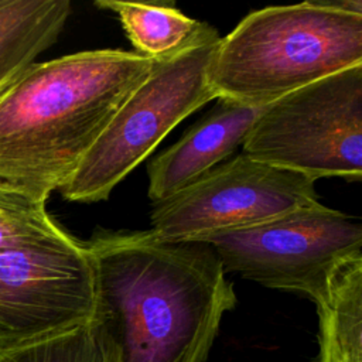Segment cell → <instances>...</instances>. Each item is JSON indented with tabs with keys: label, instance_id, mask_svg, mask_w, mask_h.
Returning a JSON list of instances; mask_svg holds the SVG:
<instances>
[{
	"label": "cell",
	"instance_id": "obj_1",
	"mask_svg": "<svg viewBox=\"0 0 362 362\" xmlns=\"http://www.w3.org/2000/svg\"><path fill=\"white\" fill-rule=\"evenodd\" d=\"M93 272L90 322L117 362H205L225 313L236 305L205 242L148 230H98L85 242Z\"/></svg>",
	"mask_w": 362,
	"mask_h": 362
},
{
	"label": "cell",
	"instance_id": "obj_2",
	"mask_svg": "<svg viewBox=\"0 0 362 362\" xmlns=\"http://www.w3.org/2000/svg\"><path fill=\"white\" fill-rule=\"evenodd\" d=\"M153 64L95 49L27 66L0 93V185L47 202Z\"/></svg>",
	"mask_w": 362,
	"mask_h": 362
},
{
	"label": "cell",
	"instance_id": "obj_3",
	"mask_svg": "<svg viewBox=\"0 0 362 362\" xmlns=\"http://www.w3.org/2000/svg\"><path fill=\"white\" fill-rule=\"evenodd\" d=\"M362 64V14L324 0L247 14L214 54L208 81L218 98L262 107Z\"/></svg>",
	"mask_w": 362,
	"mask_h": 362
},
{
	"label": "cell",
	"instance_id": "obj_4",
	"mask_svg": "<svg viewBox=\"0 0 362 362\" xmlns=\"http://www.w3.org/2000/svg\"><path fill=\"white\" fill-rule=\"evenodd\" d=\"M221 41L208 31L180 52L154 59L122 102L76 170L58 189L66 201L98 202L132 173L187 116L216 99L208 72Z\"/></svg>",
	"mask_w": 362,
	"mask_h": 362
},
{
	"label": "cell",
	"instance_id": "obj_5",
	"mask_svg": "<svg viewBox=\"0 0 362 362\" xmlns=\"http://www.w3.org/2000/svg\"><path fill=\"white\" fill-rule=\"evenodd\" d=\"M242 151L314 178L362 175V64L262 106Z\"/></svg>",
	"mask_w": 362,
	"mask_h": 362
},
{
	"label": "cell",
	"instance_id": "obj_6",
	"mask_svg": "<svg viewBox=\"0 0 362 362\" xmlns=\"http://www.w3.org/2000/svg\"><path fill=\"white\" fill-rule=\"evenodd\" d=\"M198 242L216 252L225 272L301 293L317 305L337 272L362 256V225L318 202L259 225L208 233Z\"/></svg>",
	"mask_w": 362,
	"mask_h": 362
},
{
	"label": "cell",
	"instance_id": "obj_7",
	"mask_svg": "<svg viewBox=\"0 0 362 362\" xmlns=\"http://www.w3.org/2000/svg\"><path fill=\"white\" fill-rule=\"evenodd\" d=\"M92 311L85 242L61 226L0 252V352L83 325Z\"/></svg>",
	"mask_w": 362,
	"mask_h": 362
},
{
	"label": "cell",
	"instance_id": "obj_8",
	"mask_svg": "<svg viewBox=\"0 0 362 362\" xmlns=\"http://www.w3.org/2000/svg\"><path fill=\"white\" fill-rule=\"evenodd\" d=\"M318 202L314 178L242 151L165 199L153 202L150 230L164 240H198Z\"/></svg>",
	"mask_w": 362,
	"mask_h": 362
},
{
	"label": "cell",
	"instance_id": "obj_9",
	"mask_svg": "<svg viewBox=\"0 0 362 362\" xmlns=\"http://www.w3.org/2000/svg\"><path fill=\"white\" fill-rule=\"evenodd\" d=\"M216 105L170 148L153 158L147 168L148 198L165 199L242 146L262 107L218 98Z\"/></svg>",
	"mask_w": 362,
	"mask_h": 362
},
{
	"label": "cell",
	"instance_id": "obj_10",
	"mask_svg": "<svg viewBox=\"0 0 362 362\" xmlns=\"http://www.w3.org/2000/svg\"><path fill=\"white\" fill-rule=\"evenodd\" d=\"M68 0H0V93L59 37Z\"/></svg>",
	"mask_w": 362,
	"mask_h": 362
},
{
	"label": "cell",
	"instance_id": "obj_11",
	"mask_svg": "<svg viewBox=\"0 0 362 362\" xmlns=\"http://www.w3.org/2000/svg\"><path fill=\"white\" fill-rule=\"evenodd\" d=\"M95 6L115 11L136 54L156 61L187 48L211 27L187 17L174 1L98 0Z\"/></svg>",
	"mask_w": 362,
	"mask_h": 362
},
{
	"label": "cell",
	"instance_id": "obj_12",
	"mask_svg": "<svg viewBox=\"0 0 362 362\" xmlns=\"http://www.w3.org/2000/svg\"><path fill=\"white\" fill-rule=\"evenodd\" d=\"M317 313V362H362V256L337 272Z\"/></svg>",
	"mask_w": 362,
	"mask_h": 362
},
{
	"label": "cell",
	"instance_id": "obj_13",
	"mask_svg": "<svg viewBox=\"0 0 362 362\" xmlns=\"http://www.w3.org/2000/svg\"><path fill=\"white\" fill-rule=\"evenodd\" d=\"M0 362H117L115 352L89 321L4 352Z\"/></svg>",
	"mask_w": 362,
	"mask_h": 362
},
{
	"label": "cell",
	"instance_id": "obj_14",
	"mask_svg": "<svg viewBox=\"0 0 362 362\" xmlns=\"http://www.w3.org/2000/svg\"><path fill=\"white\" fill-rule=\"evenodd\" d=\"M58 226L48 215L45 202L0 185V252L45 235Z\"/></svg>",
	"mask_w": 362,
	"mask_h": 362
}]
</instances>
